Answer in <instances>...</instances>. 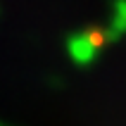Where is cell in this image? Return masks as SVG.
<instances>
[{
  "label": "cell",
  "instance_id": "3957f363",
  "mask_svg": "<svg viewBox=\"0 0 126 126\" xmlns=\"http://www.w3.org/2000/svg\"><path fill=\"white\" fill-rule=\"evenodd\" d=\"M0 126H5V124H0Z\"/></svg>",
  "mask_w": 126,
  "mask_h": 126
},
{
  "label": "cell",
  "instance_id": "6da1fadb",
  "mask_svg": "<svg viewBox=\"0 0 126 126\" xmlns=\"http://www.w3.org/2000/svg\"><path fill=\"white\" fill-rule=\"evenodd\" d=\"M105 43V33L102 31H95V29H88V31H76L67 38V55L76 67H88V64L95 62L100 48Z\"/></svg>",
  "mask_w": 126,
  "mask_h": 126
},
{
  "label": "cell",
  "instance_id": "7a4b0ae2",
  "mask_svg": "<svg viewBox=\"0 0 126 126\" xmlns=\"http://www.w3.org/2000/svg\"><path fill=\"white\" fill-rule=\"evenodd\" d=\"M105 41H121L126 36V0H114L112 12H110V21L102 29Z\"/></svg>",
  "mask_w": 126,
  "mask_h": 126
}]
</instances>
